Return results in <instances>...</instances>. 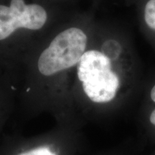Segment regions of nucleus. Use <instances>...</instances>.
<instances>
[{"mask_svg":"<svg viewBox=\"0 0 155 155\" xmlns=\"http://www.w3.org/2000/svg\"><path fill=\"white\" fill-rule=\"evenodd\" d=\"M151 98L153 101L155 102V86L153 87L152 89V91H151ZM150 121L152 124L155 126V109L152 111V114L150 116Z\"/></svg>","mask_w":155,"mask_h":155,"instance_id":"6","label":"nucleus"},{"mask_svg":"<svg viewBox=\"0 0 155 155\" xmlns=\"http://www.w3.org/2000/svg\"><path fill=\"white\" fill-rule=\"evenodd\" d=\"M144 18L147 25L155 30V0H150L145 7Z\"/></svg>","mask_w":155,"mask_h":155,"instance_id":"4","label":"nucleus"},{"mask_svg":"<svg viewBox=\"0 0 155 155\" xmlns=\"http://www.w3.org/2000/svg\"><path fill=\"white\" fill-rule=\"evenodd\" d=\"M87 41L86 35L80 28L62 31L40 54L39 72L45 76H52L78 65L86 52Z\"/></svg>","mask_w":155,"mask_h":155,"instance_id":"2","label":"nucleus"},{"mask_svg":"<svg viewBox=\"0 0 155 155\" xmlns=\"http://www.w3.org/2000/svg\"><path fill=\"white\" fill-rule=\"evenodd\" d=\"M77 75L84 93L95 103L111 101L120 81L112 71L111 59L98 50L86 51L78 64Z\"/></svg>","mask_w":155,"mask_h":155,"instance_id":"1","label":"nucleus"},{"mask_svg":"<svg viewBox=\"0 0 155 155\" xmlns=\"http://www.w3.org/2000/svg\"><path fill=\"white\" fill-rule=\"evenodd\" d=\"M19 155H57L52 152L48 147H41L38 148L34 149L28 152L22 153Z\"/></svg>","mask_w":155,"mask_h":155,"instance_id":"5","label":"nucleus"},{"mask_svg":"<svg viewBox=\"0 0 155 155\" xmlns=\"http://www.w3.org/2000/svg\"><path fill=\"white\" fill-rule=\"evenodd\" d=\"M45 9L24 0H11L9 7L0 5V40L11 36L19 29L38 30L47 22Z\"/></svg>","mask_w":155,"mask_h":155,"instance_id":"3","label":"nucleus"}]
</instances>
